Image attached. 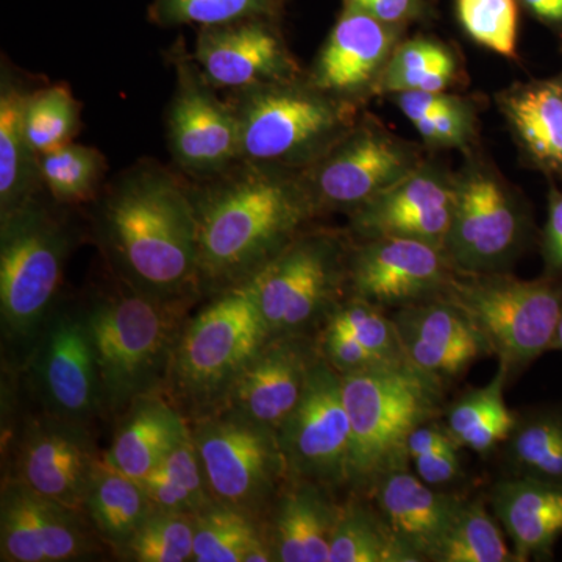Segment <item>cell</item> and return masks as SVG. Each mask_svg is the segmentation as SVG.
Returning <instances> with one entry per match:
<instances>
[{"instance_id":"51","label":"cell","mask_w":562,"mask_h":562,"mask_svg":"<svg viewBox=\"0 0 562 562\" xmlns=\"http://www.w3.org/2000/svg\"><path fill=\"white\" fill-rule=\"evenodd\" d=\"M522 2L535 16L547 22H558V24L562 22L561 0H522Z\"/></svg>"},{"instance_id":"5","label":"cell","mask_w":562,"mask_h":562,"mask_svg":"<svg viewBox=\"0 0 562 562\" xmlns=\"http://www.w3.org/2000/svg\"><path fill=\"white\" fill-rule=\"evenodd\" d=\"M171 305L173 302L132 290L102 299L83 313L101 375L103 402L111 408L149 394L165 369L171 368L179 341Z\"/></svg>"},{"instance_id":"33","label":"cell","mask_w":562,"mask_h":562,"mask_svg":"<svg viewBox=\"0 0 562 562\" xmlns=\"http://www.w3.org/2000/svg\"><path fill=\"white\" fill-rule=\"evenodd\" d=\"M457 52L431 36L401 41L379 81L376 94L405 91L447 92L460 81Z\"/></svg>"},{"instance_id":"9","label":"cell","mask_w":562,"mask_h":562,"mask_svg":"<svg viewBox=\"0 0 562 562\" xmlns=\"http://www.w3.org/2000/svg\"><path fill=\"white\" fill-rule=\"evenodd\" d=\"M69 239L36 198L2 217L0 312L10 338H32L60 288Z\"/></svg>"},{"instance_id":"37","label":"cell","mask_w":562,"mask_h":562,"mask_svg":"<svg viewBox=\"0 0 562 562\" xmlns=\"http://www.w3.org/2000/svg\"><path fill=\"white\" fill-rule=\"evenodd\" d=\"M80 131V103L69 87L55 83L33 91L25 106V133L38 157L68 146Z\"/></svg>"},{"instance_id":"10","label":"cell","mask_w":562,"mask_h":562,"mask_svg":"<svg viewBox=\"0 0 562 562\" xmlns=\"http://www.w3.org/2000/svg\"><path fill=\"white\" fill-rule=\"evenodd\" d=\"M528 216L497 169L472 158L454 176L452 222L443 254L460 273L508 272L522 254Z\"/></svg>"},{"instance_id":"32","label":"cell","mask_w":562,"mask_h":562,"mask_svg":"<svg viewBox=\"0 0 562 562\" xmlns=\"http://www.w3.org/2000/svg\"><path fill=\"white\" fill-rule=\"evenodd\" d=\"M505 462L509 476L562 484V406L517 414Z\"/></svg>"},{"instance_id":"29","label":"cell","mask_w":562,"mask_h":562,"mask_svg":"<svg viewBox=\"0 0 562 562\" xmlns=\"http://www.w3.org/2000/svg\"><path fill=\"white\" fill-rule=\"evenodd\" d=\"M83 509L105 541L124 549L157 508L138 480L117 472L103 460L92 471Z\"/></svg>"},{"instance_id":"8","label":"cell","mask_w":562,"mask_h":562,"mask_svg":"<svg viewBox=\"0 0 562 562\" xmlns=\"http://www.w3.org/2000/svg\"><path fill=\"white\" fill-rule=\"evenodd\" d=\"M349 254L338 235L301 233L247 279L271 338L303 335L330 316L347 284Z\"/></svg>"},{"instance_id":"14","label":"cell","mask_w":562,"mask_h":562,"mask_svg":"<svg viewBox=\"0 0 562 562\" xmlns=\"http://www.w3.org/2000/svg\"><path fill=\"white\" fill-rule=\"evenodd\" d=\"M177 87L168 110V143L181 171L205 180L241 161L239 124L183 44L171 52Z\"/></svg>"},{"instance_id":"17","label":"cell","mask_w":562,"mask_h":562,"mask_svg":"<svg viewBox=\"0 0 562 562\" xmlns=\"http://www.w3.org/2000/svg\"><path fill=\"white\" fill-rule=\"evenodd\" d=\"M454 202V176L425 160L416 171L351 211L350 228L358 238L417 239L443 250Z\"/></svg>"},{"instance_id":"6","label":"cell","mask_w":562,"mask_h":562,"mask_svg":"<svg viewBox=\"0 0 562 562\" xmlns=\"http://www.w3.org/2000/svg\"><path fill=\"white\" fill-rule=\"evenodd\" d=\"M443 297L465 314L509 375L552 350L562 290L550 280H520L508 272H457Z\"/></svg>"},{"instance_id":"19","label":"cell","mask_w":562,"mask_h":562,"mask_svg":"<svg viewBox=\"0 0 562 562\" xmlns=\"http://www.w3.org/2000/svg\"><path fill=\"white\" fill-rule=\"evenodd\" d=\"M35 372L41 394L57 419L80 425L105 405L83 314L54 316L36 353Z\"/></svg>"},{"instance_id":"22","label":"cell","mask_w":562,"mask_h":562,"mask_svg":"<svg viewBox=\"0 0 562 562\" xmlns=\"http://www.w3.org/2000/svg\"><path fill=\"white\" fill-rule=\"evenodd\" d=\"M372 491L384 522L416 562L436 561L468 502L430 486L408 469L386 473Z\"/></svg>"},{"instance_id":"38","label":"cell","mask_w":562,"mask_h":562,"mask_svg":"<svg viewBox=\"0 0 562 562\" xmlns=\"http://www.w3.org/2000/svg\"><path fill=\"white\" fill-rule=\"evenodd\" d=\"M502 530L483 502L468 501L435 562H517Z\"/></svg>"},{"instance_id":"47","label":"cell","mask_w":562,"mask_h":562,"mask_svg":"<svg viewBox=\"0 0 562 562\" xmlns=\"http://www.w3.org/2000/svg\"><path fill=\"white\" fill-rule=\"evenodd\" d=\"M344 7L360 10L375 20L403 29L428 14L425 0H344Z\"/></svg>"},{"instance_id":"12","label":"cell","mask_w":562,"mask_h":562,"mask_svg":"<svg viewBox=\"0 0 562 562\" xmlns=\"http://www.w3.org/2000/svg\"><path fill=\"white\" fill-rule=\"evenodd\" d=\"M416 144L364 117L324 157L301 172L317 213L360 209L424 162Z\"/></svg>"},{"instance_id":"40","label":"cell","mask_w":562,"mask_h":562,"mask_svg":"<svg viewBox=\"0 0 562 562\" xmlns=\"http://www.w3.org/2000/svg\"><path fill=\"white\" fill-rule=\"evenodd\" d=\"M283 5V0H155L150 20L160 27L188 24L210 27L251 18L276 20Z\"/></svg>"},{"instance_id":"41","label":"cell","mask_w":562,"mask_h":562,"mask_svg":"<svg viewBox=\"0 0 562 562\" xmlns=\"http://www.w3.org/2000/svg\"><path fill=\"white\" fill-rule=\"evenodd\" d=\"M194 535V514L155 509L122 550L138 562L192 561Z\"/></svg>"},{"instance_id":"31","label":"cell","mask_w":562,"mask_h":562,"mask_svg":"<svg viewBox=\"0 0 562 562\" xmlns=\"http://www.w3.org/2000/svg\"><path fill=\"white\" fill-rule=\"evenodd\" d=\"M195 562L277 561L271 539L266 538L250 514L213 503L195 516Z\"/></svg>"},{"instance_id":"20","label":"cell","mask_w":562,"mask_h":562,"mask_svg":"<svg viewBox=\"0 0 562 562\" xmlns=\"http://www.w3.org/2000/svg\"><path fill=\"white\" fill-rule=\"evenodd\" d=\"M319 357V349L303 335L269 339L227 392L231 412L277 431L301 401Z\"/></svg>"},{"instance_id":"42","label":"cell","mask_w":562,"mask_h":562,"mask_svg":"<svg viewBox=\"0 0 562 562\" xmlns=\"http://www.w3.org/2000/svg\"><path fill=\"white\" fill-rule=\"evenodd\" d=\"M327 325L347 333L366 349L392 364H409L394 319L384 316L380 306L351 295L349 301L339 302L335 306Z\"/></svg>"},{"instance_id":"27","label":"cell","mask_w":562,"mask_h":562,"mask_svg":"<svg viewBox=\"0 0 562 562\" xmlns=\"http://www.w3.org/2000/svg\"><path fill=\"white\" fill-rule=\"evenodd\" d=\"M33 91L14 79L5 65L0 80V217L36 198L43 187L40 157L25 133V106Z\"/></svg>"},{"instance_id":"18","label":"cell","mask_w":562,"mask_h":562,"mask_svg":"<svg viewBox=\"0 0 562 562\" xmlns=\"http://www.w3.org/2000/svg\"><path fill=\"white\" fill-rule=\"evenodd\" d=\"M402 32L360 10L344 7L306 79L317 90L360 105L376 94Z\"/></svg>"},{"instance_id":"23","label":"cell","mask_w":562,"mask_h":562,"mask_svg":"<svg viewBox=\"0 0 562 562\" xmlns=\"http://www.w3.org/2000/svg\"><path fill=\"white\" fill-rule=\"evenodd\" d=\"M98 460L79 424L58 419L27 432L20 453V482L29 490L80 513Z\"/></svg>"},{"instance_id":"48","label":"cell","mask_w":562,"mask_h":562,"mask_svg":"<svg viewBox=\"0 0 562 562\" xmlns=\"http://www.w3.org/2000/svg\"><path fill=\"white\" fill-rule=\"evenodd\" d=\"M417 475L432 487H446L457 483L462 476L460 446L450 443L441 450L419 454L414 458Z\"/></svg>"},{"instance_id":"15","label":"cell","mask_w":562,"mask_h":562,"mask_svg":"<svg viewBox=\"0 0 562 562\" xmlns=\"http://www.w3.org/2000/svg\"><path fill=\"white\" fill-rule=\"evenodd\" d=\"M452 262L442 249L417 239H362L349 254L347 286L353 297L403 308L441 297L453 279Z\"/></svg>"},{"instance_id":"45","label":"cell","mask_w":562,"mask_h":562,"mask_svg":"<svg viewBox=\"0 0 562 562\" xmlns=\"http://www.w3.org/2000/svg\"><path fill=\"white\" fill-rule=\"evenodd\" d=\"M413 125L424 143L436 149L471 150L476 138V113L468 99L452 110L431 114Z\"/></svg>"},{"instance_id":"50","label":"cell","mask_w":562,"mask_h":562,"mask_svg":"<svg viewBox=\"0 0 562 562\" xmlns=\"http://www.w3.org/2000/svg\"><path fill=\"white\" fill-rule=\"evenodd\" d=\"M542 257L547 271L562 272V191L550 192L549 214L543 228Z\"/></svg>"},{"instance_id":"2","label":"cell","mask_w":562,"mask_h":562,"mask_svg":"<svg viewBox=\"0 0 562 562\" xmlns=\"http://www.w3.org/2000/svg\"><path fill=\"white\" fill-rule=\"evenodd\" d=\"M98 220L106 254L132 290L176 302L201 281L192 187L165 166L140 161L116 177Z\"/></svg>"},{"instance_id":"28","label":"cell","mask_w":562,"mask_h":562,"mask_svg":"<svg viewBox=\"0 0 562 562\" xmlns=\"http://www.w3.org/2000/svg\"><path fill=\"white\" fill-rule=\"evenodd\" d=\"M132 412L121 425L109 453L106 464L133 480L146 479L188 432L179 414L160 398H136Z\"/></svg>"},{"instance_id":"21","label":"cell","mask_w":562,"mask_h":562,"mask_svg":"<svg viewBox=\"0 0 562 562\" xmlns=\"http://www.w3.org/2000/svg\"><path fill=\"white\" fill-rule=\"evenodd\" d=\"M392 319L409 366L441 386L490 355L471 321L443 295L403 306Z\"/></svg>"},{"instance_id":"46","label":"cell","mask_w":562,"mask_h":562,"mask_svg":"<svg viewBox=\"0 0 562 562\" xmlns=\"http://www.w3.org/2000/svg\"><path fill=\"white\" fill-rule=\"evenodd\" d=\"M319 351L328 364L342 376L387 368V366H403L392 364L373 351L366 349L362 344L347 333L330 327V325L325 327L324 335H322Z\"/></svg>"},{"instance_id":"1","label":"cell","mask_w":562,"mask_h":562,"mask_svg":"<svg viewBox=\"0 0 562 562\" xmlns=\"http://www.w3.org/2000/svg\"><path fill=\"white\" fill-rule=\"evenodd\" d=\"M192 187L199 279L236 284L265 268L319 216L301 172L239 161Z\"/></svg>"},{"instance_id":"11","label":"cell","mask_w":562,"mask_h":562,"mask_svg":"<svg viewBox=\"0 0 562 562\" xmlns=\"http://www.w3.org/2000/svg\"><path fill=\"white\" fill-rule=\"evenodd\" d=\"M191 436L213 501L257 517L286 473L277 431L228 412L199 422Z\"/></svg>"},{"instance_id":"43","label":"cell","mask_w":562,"mask_h":562,"mask_svg":"<svg viewBox=\"0 0 562 562\" xmlns=\"http://www.w3.org/2000/svg\"><path fill=\"white\" fill-rule=\"evenodd\" d=\"M454 7L469 38L502 57H517V0H454Z\"/></svg>"},{"instance_id":"16","label":"cell","mask_w":562,"mask_h":562,"mask_svg":"<svg viewBox=\"0 0 562 562\" xmlns=\"http://www.w3.org/2000/svg\"><path fill=\"white\" fill-rule=\"evenodd\" d=\"M191 55L216 90H247L303 77L283 36L265 18L202 27Z\"/></svg>"},{"instance_id":"30","label":"cell","mask_w":562,"mask_h":562,"mask_svg":"<svg viewBox=\"0 0 562 562\" xmlns=\"http://www.w3.org/2000/svg\"><path fill=\"white\" fill-rule=\"evenodd\" d=\"M508 379V371L498 364L490 384L472 387L450 406L446 430L458 446L486 454L508 441L517 420L503 394Z\"/></svg>"},{"instance_id":"25","label":"cell","mask_w":562,"mask_h":562,"mask_svg":"<svg viewBox=\"0 0 562 562\" xmlns=\"http://www.w3.org/2000/svg\"><path fill=\"white\" fill-rule=\"evenodd\" d=\"M495 102L525 160L562 176V76L514 83Z\"/></svg>"},{"instance_id":"26","label":"cell","mask_w":562,"mask_h":562,"mask_svg":"<svg viewBox=\"0 0 562 562\" xmlns=\"http://www.w3.org/2000/svg\"><path fill=\"white\" fill-rule=\"evenodd\" d=\"M325 487L295 480L276 503L271 543L277 561L330 562L333 531L339 512Z\"/></svg>"},{"instance_id":"39","label":"cell","mask_w":562,"mask_h":562,"mask_svg":"<svg viewBox=\"0 0 562 562\" xmlns=\"http://www.w3.org/2000/svg\"><path fill=\"white\" fill-rule=\"evenodd\" d=\"M2 561L46 562L41 535L38 495L24 483H7L0 508Z\"/></svg>"},{"instance_id":"7","label":"cell","mask_w":562,"mask_h":562,"mask_svg":"<svg viewBox=\"0 0 562 562\" xmlns=\"http://www.w3.org/2000/svg\"><path fill=\"white\" fill-rule=\"evenodd\" d=\"M269 339L249 283L232 286L202 310L177 341L171 361L177 390L198 402L227 395Z\"/></svg>"},{"instance_id":"36","label":"cell","mask_w":562,"mask_h":562,"mask_svg":"<svg viewBox=\"0 0 562 562\" xmlns=\"http://www.w3.org/2000/svg\"><path fill=\"white\" fill-rule=\"evenodd\" d=\"M106 162L94 147L70 143L61 149L41 155L43 188L55 202L74 205L91 201L101 184Z\"/></svg>"},{"instance_id":"34","label":"cell","mask_w":562,"mask_h":562,"mask_svg":"<svg viewBox=\"0 0 562 562\" xmlns=\"http://www.w3.org/2000/svg\"><path fill=\"white\" fill-rule=\"evenodd\" d=\"M155 508L198 516L216 503L211 497L205 472L191 432L181 438L161 464L140 480Z\"/></svg>"},{"instance_id":"49","label":"cell","mask_w":562,"mask_h":562,"mask_svg":"<svg viewBox=\"0 0 562 562\" xmlns=\"http://www.w3.org/2000/svg\"><path fill=\"white\" fill-rule=\"evenodd\" d=\"M391 99L412 124L431 116V114L452 110L465 101L461 95L450 94V92L425 91L395 92V94H391Z\"/></svg>"},{"instance_id":"52","label":"cell","mask_w":562,"mask_h":562,"mask_svg":"<svg viewBox=\"0 0 562 562\" xmlns=\"http://www.w3.org/2000/svg\"><path fill=\"white\" fill-rule=\"evenodd\" d=\"M552 350H561L562 351V313L560 324H558L557 335H554Z\"/></svg>"},{"instance_id":"3","label":"cell","mask_w":562,"mask_h":562,"mask_svg":"<svg viewBox=\"0 0 562 562\" xmlns=\"http://www.w3.org/2000/svg\"><path fill=\"white\" fill-rule=\"evenodd\" d=\"M241 161L303 172L360 121V105L317 90L306 76L233 91Z\"/></svg>"},{"instance_id":"13","label":"cell","mask_w":562,"mask_h":562,"mask_svg":"<svg viewBox=\"0 0 562 562\" xmlns=\"http://www.w3.org/2000/svg\"><path fill=\"white\" fill-rule=\"evenodd\" d=\"M292 482L325 487L349 483L351 427L342 395V375L317 358L301 401L277 428Z\"/></svg>"},{"instance_id":"35","label":"cell","mask_w":562,"mask_h":562,"mask_svg":"<svg viewBox=\"0 0 562 562\" xmlns=\"http://www.w3.org/2000/svg\"><path fill=\"white\" fill-rule=\"evenodd\" d=\"M330 562H416L398 543L376 506L351 502L339 512Z\"/></svg>"},{"instance_id":"44","label":"cell","mask_w":562,"mask_h":562,"mask_svg":"<svg viewBox=\"0 0 562 562\" xmlns=\"http://www.w3.org/2000/svg\"><path fill=\"white\" fill-rule=\"evenodd\" d=\"M38 495V494H36ZM41 535L46 562L80 560L90 550L79 513L38 495Z\"/></svg>"},{"instance_id":"24","label":"cell","mask_w":562,"mask_h":562,"mask_svg":"<svg viewBox=\"0 0 562 562\" xmlns=\"http://www.w3.org/2000/svg\"><path fill=\"white\" fill-rule=\"evenodd\" d=\"M490 503L517 562L552 557L562 538V484L508 476L492 486Z\"/></svg>"},{"instance_id":"4","label":"cell","mask_w":562,"mask_h":562,"mask_svg":"<svg viewBox=\"0 0 562 562\" xmlns=\"http://www.w3.org/2000/svg\"><path fill=\"white\" fill-rule=\"evenodd\" d=\"M443 386L413 366H387L342 376L351 427L349 484L372 490L408 465V439L441 408Z\"/></svg>"}]
</instances>
